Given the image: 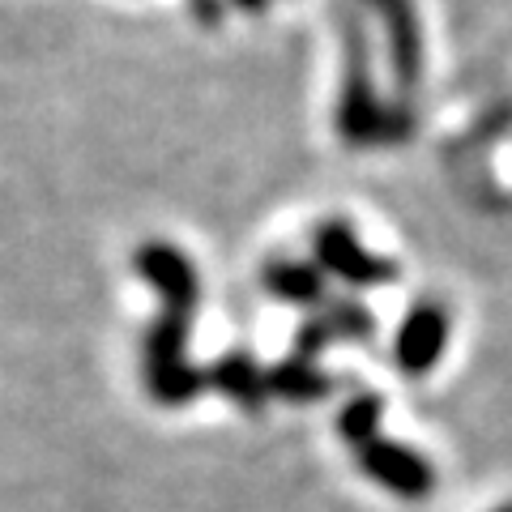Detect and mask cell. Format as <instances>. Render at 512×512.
<instances>
[{
    "instance_id": "1",
    "label": "cell",
    "mask_w": 512,
    "mask_h": 512,
    "mask_svg": "<svg viewBox=\"0 0 512 512\" xmlns=\"http://www.w3.org/2000/svg\"><path fill=\"white\" fill-rule=\"evenodd\" d=\"M137 269L146 274V282H154L158 291H163V320L154 325L150 350H146L150 389L158 402L180 406L205 389V372L188 367V359H184L188 325H192V312H197V299H201L197 269L171 244H146L137 252Z\"/></svg>"
},
{
    "instance_id": "2",
    "label": "cell",
    "mask_w": 512,
    "mask_h": 512,
    "mask_svg": "<svg viewBox=\"0 0 512 512\" xmlns=\"http://www.w3.org/2000/svg\"><path fill=\"white\" fill-rule=\"evenodd\" d=\"M338 30H342V99H338V133L350 146H384L402 141L410 133V116L402 107L380 103L372 82V43L350 5H338Z\"/></svg>"
},
{
    "instance_id": "3",
    "label": "cell",
    "mask_w": 512,
    "mask_h": 512,
    "mask_svg": "<svg viewBox=\"0 0 512 512\" xmlns=\"http://www.w3.org/2000/svg\"><path fill=\"white\" fill-rule=\"evenodd\" d=\"M316 269L329 278H342L350 286H389L397 282V265L389 256H376L359 244V235L346 222H320L312 231Z\"/></svg>"
},
{
    "instance_id": "4",
    "label": "cell",
    "mask_w": 512,
    "mask_h": 512,
    "mask_svg": "<svg viewBox=\"0 0 512 512\" xmlns=\"http://www.w3.org/2000/svg\"><path fill=\"white\" fill-rule=\"evenodd\" d=\"M359 453V470L372 478L376 487L402 495V500H427L431 491H436V470H431V461L423 453H414L410 444H397V440H367Z\"/></svg>"
},
{
    "instance_id": "5",
    "label": "cell",
    "mask_w": 512,
    "mask_h": 512,
    "mask_svg": "<svg viewBox=\"0 0 512 512\" xmlns=\"http://www.w3.org/2000/svg\"><path fill=\"white\" fill-rule=\"evenodd\" d=\"M444 346H448V312H444V303L423 299V303H414V308L406 312V320L397 325L393 359H397V367H402L406 376L419 380L440 363Z\"/></svg>"
},
{
    "instance_id": "6",
    "label": "cell",
    "mask_w": 512,
    "mask_h": 512,
    "mask_svg": "<svg viewBox=\"0 0 512 512\" xmlns=\"http://www.w3.org/2000/svg\"><path fill=\"white\" fill-rule=\"evenodd\" d=\"M389 30V60H393V82L402 94H410L423 77V26L414 0H363Z\"/></svg>"
},
{
    "instance_id": "7",
    "label": "cell",
    "mask_w": 512,
    "mask_h": 512,
    "mask_svg": "<svg viewBox=\"0 0 512 512\" xmlns=\"http://www.w3.org/2000/svg\"><path fill=\"white\" fill-rule=\"evenodd\" d=\"M372 329H376V320H372V312H367L363 303H355V299L320 303V308L295 329V355L316 363V355L325 346H333V342H363V338H372Z\"/></svg>"
},
{
    "instance_id": "8",
    "label": "cell",
    "mask_w": 512,
    "mask_h": 512,
    "mask_svg": "<svg viewBox=\"0 0 512 512\" xmlns=\"http://www.w3.org/2000/svg\"><path fill=\"white\" fill-rule=\"evenodd\" d=\"M205 384H214L218 393H227L239 410H265L269 402V384H265V367L256 363L248 350H231V355H222L210 372H205Z\"/></svg>"
},
{
    "instance_id": "9",
    "label": "cell",
    "mask_w": 512,
    "mask_h": 512,
    "mask_svg": "<svg viewBox=\"0 0 512 512\" xmlns=\"http://www.w3.org/2000/svg\"><path fill=\"white\" fill-rule=\"evenodd\" d=\"M261 286L282 303H295V308H320L325 303V274L308 261H269Z\"/></svg>"
},
{
    "instance_id": "10",
    "label": "cell",
    "mask_w": 512,
    "mask_h": 512,
    "mask_svg": "<svg viewBox=\"0 0 512 512\" xmlns=\"http://www.w3.org/2000/svg\"><path fill=\"white\" fill-rule=\"evenodd\" d=\"M265 384H269V397H282V402H316L333 389V376L320 372L312 359H282L265 372Z\"/></svg>"
},
{
    "instance_id": "11",
    "label": "cell",
    "mask_w": 512,
    "mask_h": 512,
    "mask_svg": "<svg viewBox=\"0 0 512 512\" xmlns=\"http://www.w3.org/2000/svg\"><path fill=\"white\" fill-rule=\"evenodd\" d=\"M380 419H384V397L380 393H359L338 410V436L350 448H363L367 440L380 436Z\"/></svg>"
},
{
    "instance_id": "12",
    "label": "cell",
    "mask_w": 512,
    "mask_h": 512,
    "mask_svg": "<svg viewBox=\"0 0 512 512\" xmlns=\"http://www.w3.org/2000/svg\"><path fill=\"white\" fill-rule=\"evenodd\" d=\"M231 5H239L244 13H261V9L269 5V0H231Z\"/></svg>"
},
{
    "instance_id": "13",
    "label": "cell",
    "mask_w": 512,
    "mask_h": 512,
    "mask_svg": "<svg viewBox=\"0 0 512 512\" xmlns=\"http://www.w3.org/2000/svg\"><path fill=\"white\" fill-rule=\"evenodd\" d=\"M495 512H512V504H500V508H495Z\"/></svg>"
}]
</instances>
